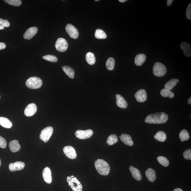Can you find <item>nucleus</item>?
<instances>
[{
  "label": "nucleus",
  "mask_w": 191,
  "mask_h": 191,
  "mask_svg": "<svg viewBox=\"0 0 191 191\" xmlns=\"http://www.w3.org/2000/svg\"><path fill=\"white\" fill-rule=\"evenodd\" d=\"M179 137L181 142H184L190 139V134L187 130L183 129L181 130L179 134Z\"/></svg>",
  "instance_id": "cd10ccee"
},
{
  "label": "nucleus",
  "mask_w": 191,
  "mask_h": 191,
  "mask_svg": "<svg viewBox=\"0 0 191 191\" xmlns=\"http://www.w3.org/2000/svg\"><path fill=\"white\" fill-rule=\"evenodd\" d=\"M117 104L118 107L123 109H126L128 106L127 102L125 99L121 95L117 94L116 95Z\"/></svg>",
  "instance_id": "f3484780"
},
{
  "label": "nucleus",
  "mask_w": 191,
  "mask_h": 191,
  "mask_svg": "<svg viewBox=\"0 0 191 191\" xmlns=\"http://www.w3.org/2000/svg\"><path fill=\"white\" fill-rule=\"evenodd\" d=\"M1 159H0V166H1Z\"/></svg>",
  "instance_id": "49530a36"
},
{
  "label": "nucleus",
  "mask_w": 191,
  "mask_h": 191,
  "mask_svg": "<svg viewBox=\"0 0 191 191\" xmlns=\"http://www.w3.org/2000/svg\"><path fill=\"white\" fill-rule=\"evenodd\" d=\"M118 141V137L115 134L110 135L107 138V143L109 145H114Z\"/></svg>",
  "instance_id": "c756f323"
},
{
  "label": "nucleus",
  "mask_w": 191,
  "mask_h": 191,
  "mask_svg": "<svg viewBox=\"0 0 191 191\" xmlns=\"http://www.w3.org/2000/svg\"><path fill=\"white\" fill-rule=\"evenodd\" d=\"M160 94L162 96L165 97H169L172 98L174 97V93L171 91L165 89H162L160 91Z\"/></svg>",
  "instance_id": "2f4dec72"
},
{
  "label": "nucleus",
  "mask_w": 191,
  "mask_h": 191,
  "mask_svg": "<svg viewBox=\"0 0 191 191\" xmlns=\"http://www.w3.org/2000/svg\"><path fill=\"white\" fill-rule=\"evenodd\" d=\"M4 29V27H3V26L0 25V30H3V29Z\"/></svg>",
  "instance_id": "a18cd8bd"
},
{
  "label": "nucleus",
  "mask_w": 191,
  "mask_h": 191,
  "mask_svg": "<svg viewBox=\"0 0 191 191\" xmlns=\"http://www.w3.org/2000/svg\"><path fill=\"white\" fill-rule=\"evenodd\" d=\"M186 16L188 19L191 20V3H190L187 7L186 10Z\"/></svg>",
  "instance_id": "58836bf2"
},
{
  "label": "nucleus",
  "mask_w": 191,
  "mask_h": 191,
  "mask_svg": "<svg viewBox=\"0 0 191 191\" xmlns=\"http://www.w3.org/2000/svg\"><path fill=\"white\" fill-rule=\"evenodd\" d=\"M9 148L12 152L15 153L19 151L21 149L20 145L18 140H14L11 141L9 144Z\"/></svg>",
  "instance_id": "412c9836"
},
{
  "label": "nucleus",
  "mask_w": 191,
  "mask_h": 191,
  "mask_svg": "<svg viewBox=\"0 0 191 191\" xmlns=\"http://www.w3.org/2000/svg\"><path fill=\"white\" fill-rule=\"evenodd\" d=\"M168 116L164 112H158L148 115L145 119V123L151 124H162L168 120Z\"/></svg>",
  "instance_id": "f257e3e1"
},
{
  "label": "nucleus",
  "mask_w": 191,
  "mask_h": 191,
  "mask_svg": "<svg viewBox=\"0 0 191 191\" xmlns=\"http://www.w3.org/2000/svg\"><path fill=\"white\" fill-rule=\"evenodd\" d=\"M6 47V45L4 43L0 42V50L5 49Z\"/></svg>",
  "instance_id": "ea45409f"
},
{
  "label": "nucleus",
  "mask_w": 191,
  "mask_h": 191,
  "mask_svg": "<svg viewBox=\"0 0 191 191\" xmlns=\"http://www.w3.org/2000/svg\"><path fill=\"white\" fill-rule=\"evenodd\" d=\"M53 132V128L51 126L46 127L41 132L40 138L45 143L48 142L52 136Z\"/></svg>",
  "instance_id": "423d86ee"
},
{
  "label": "nucleus",
  "mask_w": 191,
  "mask_h": 191,
  "mask_svg": "<svg viewBox=\"0 0 191 191\" xmlns=\"http://www.w3.org/2000/svg\"><path fill=\"white\" fill-rule=\"evenodd\" d=\"M167 5L168 6H171L173 3V0H167Z\"/></svg>",
  "instance_id": "a19ab883"
},
{
  "label": "nucleus",
  "mask_w": 191,
  "mask_h": 191,
  "mask_svg": "<svg viewBox=\"0 0 191 191\" xmlns=\"http://www.w3.org/2000/svg\"><path fill=\"white\" fill-rule=\"evenodd\" d=\"M0 98H1V96H0Z\"/></svg>",
  "instance_id": "09e8293b"
},
{
  "label": "nucleus",
  "mask_w": 191,
  "mask_h": 191,
  "mask_svg": "<svg viewBox=\"0 0 191 191\" xmlns=\"http://www.w3.org/2000/svg\"><path fill=\"white\" fill-rule=\"evenodd\" d=\"M63 151L65 154L69 158L72 159H75L77 155L75 150L71 146H67L63 148Z\"/></svg>",
  "instance_id": "9d476101"
},
{
  "label": "nucleus",
  "mask_w": 191,
  "mask_h": 191,
  "mask_svg": "<svg viewBox=\"0 0 191 191\" xmlns=\"http://www.w3.org/2000/svg\"><path fill=\"white\" fill-rule=\"evenodd\" d=\"M177 79H173L167 82L165 85V89L171 91L179 82Z\"/></svg>",
  "instance_id": "5701e85b"
},
{
  "label": "nucleus",
  "mask_w": 191,
  "mask_h": 191,
  "mask_svg": "<svg viewBox=\"0 0 191 191\" xmlns=\"http://www.w3.org/2000/svg\"><path fill=\"white\" fill-rule=\"evenodd\" d=\"M3 1L9 5L15 7H19L22 4V1L21 0H4Z\"/></svg>",
  "instance_id": "72a5a7b5"
},
{
  "label": "nucleus",
  "mask_w": 191,
  "mask_h": 191,
  "mask_svg": "<svg viewBox=\"0 0 191 191\" xmlns=\"http://www.w3.org/2000/svg\"><path fill=\"white\" fill-rule=\"evenodd\" d=\"M95 37L97 39H105L107 37L106 33L102 29H96L95 33Z\"/></svg>",
  "instance_id": "c85d7f7f"
},
{
  "label": "nucleus",
  "mask_w": 191,
  "mask_h": 191,
  "mask_svg": "<svg viewBox=\"0 0 191 191\" xmlns=\"http://www.w3.org/2000/svg\"><path fill=\"white\" fill-rule=\"evenodd\" d=\"M0 125L5 128L9 129L12 126V123L8 119L4 117H0Z\"/></svg>",
  "instance_id": "b1692460"
},
{
  "label": "nucleus",
  "mask_w": 191,
  "mask_h": 191,
  "mask_svg": "<svg viewBox=\"0 0 191 191\" xmlns=\"http://www.w3.org/2000/svg\"><path fill=\"white\" fill-rule=\"evenodd\" d=\"M43 59L46 60L51 62H57L58 61L57 58L55 56L48 55H45L43 57Z\"/></svg>",
  "instance_id": "f704fd0d"
},
{
  "label": "nucleus",
  "mask_w": 191,
  "mask_h": 191,
  "mask_svg": "<svg viewBox=\"0 0 191 191\" xmlns=\"http://www.w3.org/2000/svg\"><path fill=\"white\" fill-rule=\"evenodd\" d=\"M95 167L97 172L101 175L107 176L109 173V165L102 159H97L95 162Z\"/></svg>",
  "instance_id": "f03ea898"
},
{
  "label": "nucleus",
  "mask_w": 191,
  "mask_h": 191,
  "mask_svg": "<svg viewBox=\"0 0 191 191\" xmlns=\"http://www.w3.org/2000/svg\"><path fill=\"white\" fill-rule=\"evenodd\" d=\"M136 100L139 102H145L147 99V93L145 90L141 89L138 90L134 95Z\"/></svg>",
  "instance_id": "f8f14e48"
},
{
  "label": "nucleus",
  "mask_w": 191,
  "mask_h": 191,
  "mask_svg": "<svg viewBox=\"0 0 191 191\" xmlns=\"http://www.w3.org/2000/svg\"><path fill=\"white\" fill-rule=\"evenodd\" d=\"M183 156L185 159L186 160H191V150L188 149L185 151L183 153Z\"/></svg>",
  "instance_id": "c9c22d12"
},
{
  "label": "nucleus",
  "mask_w": 191,
  "mask_h": 191,
  "mask_svg": "<svg viewBox=\"0 0 191 191\" xmlns=\"http://www.w3.org/2000/svg\"><path fill=\"white\" fill-rule=\"evenodd\" d=\"M93 133V131L90 129L85 131L78 130L75 133V135L80 139L84 140L91 137Z\"/></svg>",
  "instance_id": "6e6552de"
},
{
  "label": "nucleus",
  "mask_w": 191,
  "mask_h": 191,
  "mask_svg": "<svg viewBox=\"0 0 191 191\" xmlns=\"http://www.w3.org/2000/svg\"><path fill=\"white\" fill-rule=\"evenodd\" d=\"M43 82L40 78L33 76L28 79L26 82V86L29 89H38L42 87Z\"/></svg>",
  "instance_id": "7ed1b4c3"
},
{
  "label": "nucleus",
  "mask_w": 191,
  "mask_h": 191,
  "mask_svg": "<svg viewBox=\"0 0 191 191\" xmlns=\"http://www.w3.org/2000/svg\"><path fill=\"white\" fill-rule=\"evenodd\" d=\"M120 139L123 143L125 145L131 146L134 145L131 137L128 134H122L120 136Z\"/></svg>",
  "instance_id": "a211bd4d"
},
{
  "label": "nucleus",
  "mask_w": 191,
  "mask_h": 191,
  "mask_svg": "<svg viewBox=\"0 0 191 191\" xmlns=\"http://www.w3.org/2000/svg\"><path fill=\"white\" fill-rule=\"evenodd\" d=\"M65 30L71 38L76 39L78 38L79 33L78 29L72 24H67L65 27Z\"/></svg>",
  "instance_id": "1a4fd4ad"
},
{
  "label": "nucleus",
  "mask_w": 191,
  "mask_h": 191,
  "mask_svg": "<svg viewBox=\"0 0 191 191\" xmlns=\"http://www.w3.org/2000/svg\"><path fill=\"white\" fill-rule=\"evenodd\" d=\"M146 59V56L144 54H139L135 58L134 62L137 66H141L145 62Z\"/></svg>",
  "instance_id": "4be33fe9"
},
{
  "label": "nucleus",
  "mask_w": 191,
  "mask_h": 191,
  "mask_svg": "<svg viewBox=\"0 0 191 191\" xmlns=\"http://www.w3.org/2000/svg\"><path fill=\"white\" fill-rule=\"evenodd\" d=\"M115 60L113 58H109L106 63V67L107 70L109 71L113 70L115 67Z\"/></svg>",
  "instance_id": "7c9ffc66"
},
{
  "label": "nucleus",
  "mask_w": 191,
  "mask_h": 191,
  "mask_svg": "<svg viewBox=\"0 0 191 191\" xmlns=\"http://www.w3.org/2000/svg\"><path fill=\"white\" fill-rule=\"evenodd\" d=\"M173 191H184L180 188H176Z\"/></svg>",
  "instance_id": "79ce46f5"
},
{
  "label": "nucleus",
  "mask_w": 191,
  "mask_h": 191,
  "mask_svg": "<svg viewBox=\"0 0 191 191\" xmlns=\"http://www.w3.org/2000/svg\"><path fill=\"white\" fill-rule=\"evenodd\" d=\"M188 102L189 104H191V97L189 98V100L188 101Z\"/></svg>",
  "instance_id": "37998d69"
},
{
  "label": "nucleus",
  "mask_w": 191,
  "mask_h": 191,
  "mask_svg": "<svg viewBox=\"0 0 191 191\" xmlns=\"http://www.w3.org/2000/svg\"><path fill=\"white\" fill-rule=\"evenodd\" d=\"M67 181L69 186L74 191H82V185L79 181L73 176L67 177Z\"/></svg>",
  "instance_id": "20e7f679"
},
{
  "label": "nucleus",
  "mask_w": 191,
  "mask_h": 191,
  "mask_svg": "<svg viewBox=\"0 0 191 191\" xmlns=\"http://www.w3.org/2000/svg\"><path fill=\"white\" fill-rule=\"evenodd\" d=\"M0 25L4 27H8L10 26V24L8 21V20L0 18Z\"/></svg>",
  "instance_id": "e433bc0d"
},
{
  "label": "nucleus",
  "mask_w": 191,
  "mask_h": 191,
  "mask_svg": "<svg viewBox=\"0 0 191 191\" xmlns=\"http://www.w3.org/2000/svg\"><path fill=\"white\" fill-rule=\"evenodd\" d=\"M86 60L89 64L93 65L95 64V58L93 52H89L86 55Z\"/></svg>",
  "instance_id": "a878e982"
},
{
  "label": "nucleus",
  "mask_w": 191,
  "mask_h": 191,
  "mask_svg": "<svg viewBox=\"0 0 191 191\" xmlns=\"http://www.w3.org/2000/svg\"><path fill=\"white\" fill-rule=\"evenodd\" d=\"M181 48L182 49L184 55L186 57H190L191 56V45L188 43L183 42L180 45Z\"/></svg>",
  "instance_id": "dca6fc26"
},
{
  "label": "nucleus",
  "mask_w": 191,
  "mask_h": 191,
  "mask_svg": "<svg viewBox=\"0 0 191 191\" xmlns=\"http://www.w3.org/2000/svg\"><path fill=\"white\" fill-rule=\"evenodd\" d=\"M166 135L165 133L162 131H159L154 136L155 140L160 142H164L166 139Z\"/></svg>",
  "instance_id": "bb28decb"
},
{
  "label": "nucleus",
  "mask_w": 191,
  "mask_h": 191,
  "mask_svg": "<svg viewBox=\"0 0 191 191\" xmlns=\"http://www.w3.org/2000/svg\"><path fill=\"white\" fill-rule=\"evenodd\" d=\"M62 70L65 74L69 78L74 79L75 75V71L73 69L68 66H64L62 67Z\"/></svg>",
  "instance_id": "393cba45"
},
{
  "label": "nucleus",
  "mask_w": 191,
  "mask_h": 191,
  "mask_svg": "<svg viewBox=\"0 0 191 191\" xmlns=\"http://www.w3.org/2000/svg\"><path fill=\"white\" fill-rule=\"evenodd\" d=\"M55 47L58 51L61 52H65L68 49V42L65 39L59 38L56 42Z\"/></svg>",
  "instance_id": "0eeeda50"
},
{
  "label": "nucleus",
  "mask_w": 191,
  "mask_h": 191,
  "mask_svg": "<svg viewBox=\"0 0 191 191\" xmlns=\"http://www.w3.org/2000/svg\"><path fill=\"white\" fill-rule=\"evenodd\" d=\"M25 164L21 162H17L11 163L9 165V169L11 171H20L24 169Z\"/></svg>",
  "instance_id": "4468645a"
},
{
  "label": "nucleus",
  "mask_w": 191,
  "mask_h": 191,
  "mask_svg": "<svg viewBox=\"0 0 191 191\" xmlns=\"http://www.w3.org/2000/svg\"><path fill=\"white\" fill-rule=\"evenodd\" d=\"M158 162L162 165L164 167H167L169 165V160L166 157L163 156H159L157 158Z\"/></svg>",
  "instance_id": "473e14b6"
},
{
  "label": "nucleus",
  "mask_w": 191,
  "mask_h": 191,
  "mask_svg": "<svg viewBox=\"0 0 191 191\" xmlns=\"http://www.w3.org/2000/svg\"><path fill=\"white\" fill-rule=\"evenodd\" d=\"M119 1L121 3H124L127 1V0H119Z\"/></svg>",
  "instance_id": "c03bdc74"
},
{
  "label": "nucleus",
  "mask_w": 191,
  "mask_h": 191,
  "mask_svg": "<svg viewBox=\"0 0 191 191\" xmlns=\"http://www.w3.org/2000/svg\"><path fill=\"white\" fill-rule=\"evenodd\" d=\"M37 107L36 105L33 103H32L28 105L26 107L24 113L26 116L29 117L33 116L36 113Z\"/></svg>",
  "instance_id": "9b49d317"
},
{
  "label": "nucleus",
  "mask_w": 191,
  "mask_h": 191,
  "mask_svg": "<svg viewBox=\"0 0 191 191\" xmlns=\"http://www.w3.org/2000/svg\"><path fill=\"white\" fill-rule=\"evenodd\" d=\"M7 145L6 140L2 137L0 136V147L2 148H5Z\"/></svg>",
  "instance_id": "4c0bfd02"
},
{
  "label": "nucleus",
  "mask_w": 191,
  "mask_h": 191,
  "mask_svg": "<svg viewBox=\"0 0 191 191\" xmlns=\"http://www.w3.org/2000/svg\"><path fill=\"white\" fill-rule=\"evenodd\" d=\"M38 28L35 27H31L26 30L24 35V38L27 40L32 38L38 32Z\"/></svg>",
  "instance_id": "ddd939ff"
},
{
  "label": "nucleus",
  "mask_w": 191,
  "mask_h": 191,
  "mask_svg": "<svg viewBox=\"0 0 191 191\" xmlns=\"http://www.w3.org/2000/svg\"><path fill=\"white\" fill-rule=\"evenodd\" d=\"M145 175L151 182H154L156 179V172L151 168H149L145 171Z\"/></svg>",
  "instance_id": "aec40b11"
},
{
  "label": "nucleus",
  "mask_w": 191,
  "mask_h": 191,
  "mask_svg": "<svg viewBox=\"0 0 191 191\" xmlns=\"http://www.w3.org/2000/svg\"><path fill=\"white\" fill-rule=\"evenodd\" d=\"M95 1H99V0H95Z\"/></svg>",
  "instance_id": "de8ad7c7"
},
{
  "label": "nucleus",
  "mask_w": 191,
  "mask_h": 191,
  "mask_svg": "<svg viewBox=\"0 0 191 191\" xmlns=\"http://www.w3.org/2000/svg\"><path fill=\"white\" fill-rule=\"evenodd\" d=\"M153 72L155 76L160 77L165 75L167 72V68L162 63L156 62L153 67Z\"/></svg>",
  "instance_id": "39448f33"
},
{
  "label": "nucleus",
  "mask_w": 191,
  "mask_h": 191,
  "mask_svg": "<svg viewBox=\"0 0 191 191\" xmlns=\"http://www.w3.org/2000/svg\"><path fill=\"white\" fill-rule=\"evenodd\" d=\"M43 178L45 181L48 184H50L52 182V179L51 170L49 167H46L43 171Z\"/></svg>",
  "instance_id": "2eb2a0df"
},
{
  "label": "nucleus",
  "mask_w": 191,
  "mask_h": 191,
  "mask_svg": "<svg viewBox=\"0 0 191 191\" xmlns=\"http://www.w3.org/2000/svg\"><path fill=\"white\" fill-rule=\"evenodd\" d=\"M129 169L134 178L138 181L141 180L142 176L139 170L132 166L130 167Z\"/></svg>",
  "instance_id": "6ab92c4d"
}]
</instances>
